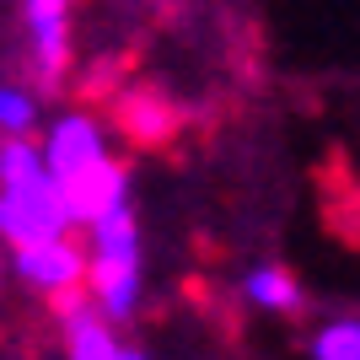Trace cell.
Segmentation results:
<instances>
[{"instance_id":"obj_1","label":"cell","mask_w":360,"mask_h":360,"mask_svg":"<svg viewBox=\"0 0 360 360\" xmlns=\"http://www.w3.org/2000/svg\"><path fill=\"white\" fill-rule=\"evenodd\" d=\"M70 231H81V226H75L70 194L54 178L44 146L32 135H6V146H0V237H6V248L70 237Z\"/></svg>"},{"instance_id":"obj_2","label":"cell","mask_w":360,"mask_h":360,"mask_svg":"<svg viewBox=\"0 0 360 360\" xmlns=\"http://www.w3.org/2000/svg\"><path fill=\"white\" fill-rule=\"evenodd\" d=\"M86 253H91V274H86L91 301H97L119 328L135 323L140 301H146V253H140L135 205L103 215L97 226H86Z\"/></svg>"},{"instance_id":"obj_3","label":"cell","mask_w":360,"mask_h":360,"mask_svg":"<svg viewBox=\"0 0 360 360\" xmlns=\"http://www.w3.org/2000/svg\"><path fill=\"white\" fill-rule=\"evenodd\" d=\"M11 274L32 296H44V301L60 307V301L86 290L91 253L75 237H44V242H27V248H11Z\"/></svg>"},{"instance_id":"obj_4","label":"cell","mask_w":360,"mask_h":360,"mask_svg":"<svg viewBox=\"0 0 360 360\" xmlns=\"http://www.w3.org/2000/svg\"><path fill=\"white\" fill-rule=\"evenodd\" d=\"M22 27L32 49V81L60 91L70 75V0H22Z\"/></svg>"},{"instance_id":"obj_5","label":"cell","mask_w":360,"mask_h":360,"mask_svg":"<svg viewBox=\"0 0 360 360\" xmlns=\"http://www.w3.org/2000/svg\"><path fill=\"white\" fill-rule=\"evenodd\" d=\"M38 146H44V156H49V167H54V178H60V183L81 178L86 167H97V162L113 156L108 129L91 119L86 108H65V113H54V119L44 124V140H38Z\"/></svg>"},{"instance_id":"obj_6","label":"cell","mask_w":360,"mask_h":360,"mask_svg":"<svg viewBox=\"0 0 360 360\" xmlns=\"http://www.w3.org/2000/svg\"><path fill=\"white\" fill-rule=\"evenodd\" d=\"M54 317H60L65 360H124V339H119V328H113V317L91 301V290L60 301Z\"/></svg>"},{"instance_id":"obj_7","label":"cell","mask_w":360,"mask_h":360,"mask_svg":"<svg viewBox=\"0 0 360 360\" xmlns=\"http://www.w3.org/2000/svg\"><path fill=\"white\" fill-rule=\"evenodd\" d=\"M65 194H70V210H75V226H81V231L97 226L103 215L135 205V199H129V167H124L119 156H108V162L86 167L81 178H70V183H65Z\"/></svg>"},{"instance_id":"obj_8","label":"cell","mask_w":360,"mask_h":360,"mask_svg":"<svg viewBox=\"0 0 360 360\" xmlns=\"http://www.w3.org/2000/svg\"><path fill=\"white\" fill-rule=\"evenodd\" d=\"M237 290L253 312H269V317H296L307 307V290H301V280L285 264H253V269L242 274Z\"/></svg>"},{"instance_id":"obj_9","label":"cell","mask_w":360,"mask_h":360,"mask_svg":"<svg viewBox=\"0 0 360 360\" xmlns=\"http://www.w3.org/2000/svg\"><path fill=\"white\" fill-rule=\"evenodd\" d=\"M307 360H360V312H328L307 339Z\"/></svg>"},{"instance_id":"obj_10","label":"cell","mask_w":360,"mask_h":360,"mask_svg":"<svg viewBox=\"0 0 360 360\" xmlns=\"http://www.w3.org/2000/svg\"><path fill=\"white\" fill-rule=\"evenodd\" d=\"M38 124H44V97L6 81V91H0V129L6 135H32Z\"/></svg>"},{"instance_id":"obj_11","label":"cell","mask_w":360,"mask_h":360,"mask_svg":"<svg viewBox=\"0 0 360 360\" xmlns=\"http://www.w3.org/2000/svg\"><path fill=\"white\" fill-rule=\"evenodd\" d=\"M124 360H150L146 349H135V345H124Z\"/></svg>"}]
</instances>
